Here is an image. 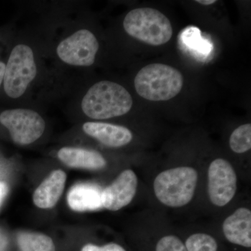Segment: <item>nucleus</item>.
<instances>
[{
    "mask_svg": "<svg viewBox=\"0 0 251 251\" xmlns=\"http://www.w3.org/2000/svg\"><path fill=\"white\" fill-rule=\"evenodd\" d=\"M133 99L123 86L111 81L94 84L84 96L81 108L93 120H107L122 116L130 111Z\"/></svg>",
    "mask_w": 251,
    "mask_h": 251,
    "instance_id": "1",
    "label": "nucleus"
},
{
    "mask_svg": "<svg viewBox=\"0 0 251 251\" xmlns=\"http://www.w3.org/2000/svg\"><path fill=\"white\" fill-rule=\"evenodd\" d=\"M184 77L179 71L163 64L143 68L135 77V90L142 98L151 101H166L181 92Z\"/></svg>",
    "mask_w": 251,
    "mask_h": 251,
    "instance_id": "2",
    "label": "nucleus"
},
{
    "mask_svg": "<svg viewBox=\"0 0 251 251\" xmlns=\"http://www.w3.org/2000/svg\"><path fill=\"white\" fill-rule=\"evenodd\" d=\"M198 180V172L192 167L166 170L157 175L153 181L155 196L164 205L181 207L192 201Z\"/></svg>",
    "mask_w": 251,
    "mask_h": 251,
    "instance_id": "3",
    "label": "nucleus"
},
{
    "mask_svg": "<svg viewBox=\"0 0 251 251\" xmlns=\"http://www.w3.org/2000/svg\"><path fill=\"white\" fill-rule=\"evenodd\" d=\"M123 25L128 35L150 46L163 45L173 36L170 20L152 8L132 10L126 16Z\"/></svg>",
    "mask_w": 251,
    "mask_h": 251,
    "instance_id": "4",
    "label": "nucleus"
},
{
    "mask_svg": "<svg viewBox=\"0 0 251 251\" xmlns=\"http://www.w3.org/2000/svg\"><path fill=\"white\" fill-rule=\"evenodd\" d=\"M37 73L34 52L29 46L18 44L10 54L5 68L4 88L10 98L22 97Z\"/></svg>",
    "mask_w": 251,
    "mask_h": 251,
    "instance_id": "5",
    "label": "nucleus"
},
{
    "mask_svg": "<svg viewBox=\"0 0 251 251\" xmlns=\"http://www.w3.org/2000/svg\"><path fill=\"white\" fill-rule=\"evenodd\" d=\"M0 123L9 130L14 143L20 145L36 141L46 128V122L40 114L30 109L5 110L0 115Z\"/></svg>",
    "mask_w": 251,
    "mask_h": 251,
    "instance_id": "6",
    "label": "nucleus"
},
{
    "mask_svg": "<svg viewBox=\"0 0 251 251\" xmlns=\"http://www.w3.org/2000/svg\"><path fill=\"white\" fill-rule=\"evenodd\" d=\"M99 44L88 29H80L66 38L57 48L59 59L69 65L90 67L95 62Z\"/></svg>",
    "mask_w": 251,
    "mask_h": 251,
    "instance_id": "7",
    "label": "nucleus"
},
{
    "mask_svg": "<svg viewBox=\"0 0 251 251\" xmlns=\"http://www.w3.org/2000/svg\"><path fill=\"white\" fill-rule=\"evenodd\" d=\"M237 189V176L227 160L216 158L208 169V194L214 205L222 207L233 199Z\"/></svg>",
    "mask_w": 251,
    "mask_h": 251,
    "instance_id": "8",
    "label": "nucleus"
},
{
    "mask_svg": "<svg viewBox=\"0 0 251 251\" xmlns=\"http://www.w3.org/2000/svg\"><path fill=\"white\" fill-rule=\"evenodd\" d=\"M138 176L132 170H126L101 193L102 206L110 211H118L129 204L138 188Z\"/></svg>",
    "mask_w": 251,
    "mask_h": 251,
    "instance_id": "9",
    "label": "nucleus"
},
{
    "mask_svg": "<svg viewBox=\"0 0 251 251\" xmlns=\"http://www.w3.org/2000/svg\"><path fill=\"white\" fill-rule=\"evenodd\" d=\"M84 132L109 148H120L133 140L131 131L126 127L104 123L86 122L82 126Z\"/></svg>",
    "mask_w": 251,
    "mask_h": 251,
    "instance_id": "10",
    "label": "nucleus"
},
{
    "mask_svg": "<svg viewBox=\"0 0 251 251\" xmlns=\"http://www.w3.org/2000/svg\"><path fill=\"white\" fill-rule=\"evenodd\" d=\"M223 232L228 242L245 248L251 247V211L241 207L225 220Z\"/></svg>",
    "mask_w": 251,
    "mask_h": 251,
    "instance_id": "11",
    "label": "nucleus"
},
{
    "mask_svg": "<svg viewBox=\"0 0 251 251\" xmlns=\"http://www.w3.org/2000/svg\"><path fill=\"white\" fill-rule=\"evenodd\" d=\"M67 175L61 170L54 171L36 188L33 196L34 204L41 209L53 207L62 196Z\"/></svg>",
    "mask_w": 251,
    "mask_h": 251,
    "instance_id": "12",
    "label": "nucleus"
},
{
    "mask_svg": "<svg viewBox=\"0 0 251 251\" xmlns=\"http://www.w3.org/2000/svg\"><path fill=\"white\" fill-rule=\"evenodd\" d=\"M100 188L92 184H77L68 193V204L76 211L97 210L102 207Z\"/></svg>",
    "mask_w": 251,
    "mask_h": 251,
    "instance_id": "13",
    "label": "nucleus"
},
{
    "mask_svg": "<svg viewBox=\"0 0 251 251\" xmlns=\"http://www.w3.org/2000/svg\"><path fill=\"white\" fill-rule=\"evenodd\" d=\"M62 163L71 168L100 170L106 161L100 153L93 150L76 148H63L57 153Z\"/></svg>",
    "mask_w": 251,
    "mask_h": 251,
    "instance_id": "14",
    "label": "nucleus"
},
{
    "mask_svg": "<svg viewBox=\"0 0 251 251\" xmlns=\"http://www.w3.org/2000/svg\"><path fill=\"white\" fill-rule=\"evenodd\" d=\"M180 43L182 42L186 49L195 55L204 57L209 55L212 46L209 41L203 39L201 30L195 27L186 28L179 35Z\"/></svg>",
    "mask_w": 251,
    "mask_h": 251,
    "instance_id": "15",
    "label": "nucleus"
},
{
    "mask_svg": "<svg viewBox=\"0 0 251 251\" xmlns=\"http://www.w3.org/2000/svg\"><path fill=\"white\" fill-rule=\"evenodd\" d=\"M18 245L21 251H55L50 237L34 232H22L18 236Z\"/></svg>",
    "mask_w": 251,
    "mask_h": 251,
    "instance_id": "16",
    "label": "nucleus"
},
{
    "mask_svg": "<svg viewBox=\"0 0 251 251\" xmlns=\"http://www.w3.org/2000/svg\"><path fill=\"white\" fill-rule=\"evenodd\" d=\"M229 147L237 153H245L251 150V124L240 126L232 132L229 138Z\"/></svg>",
    "mask_w": 251,
    "mask_h": 251,
    "instance_id": "17",
    "label": "nucleus"
},
{
    "mask_svg": "<svg viewBox=\"0 0 251 251\" xmlns=\"http://www.w3.org/2000/svg\"><path fill=\"white\" fill-rule=\"evenodd\" d=\"M187 251H217L216 239L209 234L196 233L190 236L185 243Z\"/></svg>",
    "mask_w": 251,
    "mask_h": 251,
    "instance_id": "18",
    "label": "nucleus"
},
{
    "mask_svg": "<svg viewBox=\"0 0 251 251\" xmlns=\"http://www.w3.org/2000/svg\"><path fill=\"white\" fill-rule=\"evenodd\" d=\"M156 251H187L184 243L179 237L168 235L162 237L156 247Z\"/></svg>",
    "mask_w": 251,
    "mask_h": 251,
    "instance_id": "19",
    "label": "nucleus"
},
{
    "mask_svg": "<svg viewBox=\"0 0 251 251\" xmlns=\"http://www.w3.org/2000/svg\"><path fill=\"white\" fill-rule=\"evenodd\" d=\"M81 251H126V250L119 244L110 243L103 247H97L93 244H87L82 248Z\"/></svg>",
    "mask_w": 251,
    "mask_h": 251,
    "instance_id": "20",
    "label": "nucleus"
},
{
    "mask_svg": "<svg viewBox=\"0 0 251 251\" xmlns=\"http://www.w3.org/2000/svg\"><path fill=\"white\" fill-rule=\"evenodd\" d=\"M8 193L7 185L4 182H0V208L2 204L4 198H6Z\"/></svg>",
    "mask_w": 251,
    "mask_h": 251,
    "instance_id": "21",
    "label": "nucleus"
},
{
    "mask_svg": "<svg viewBox=\"0 0 251 251\" xmlns=\"http://www.w3.org/2000/svg\"><path fill=\"white\" fill-rule=\"evenodd\" d=\"M7 245V239L4 234L0 231V250L4 251Z\"/></svg>",
    "mask_w": 251,
    "mask_h": 251,
    "instance_id": "22",
    "label": "nucleus"
},
{
    "mask_svg": "<svg viewBox=\"0 0 251 251\" xmlns=\"http://www.w3.org/2000/svg\"><path fill=\"white\" fill-rule=\"evenodd\" d=\"M5 68H6V65H5L4 63L0 62V87H1V83H2L3 80H4Z\"/></svg>",
    "mask_w": 251,
    "mask_h": 251,
    "instance_id": "23",
    "label": "nucleus"
},
{
    "mask_svg": "<svg viewBox=\"0 0 251 251\" xmlns=\"http://www.w3.org/2000/svg\"><path fill=\"white\" fill-rule=\"evenodd\" d=\"M196 2L200 4L204 5V6H209V5L215 4L216 0H197Z\"/></svg>",
    "mask_w": 251,
    "mask_h": 251,
    "instance_id": "24",
    "label": "nucleus"
},
{
    "mask_svg": "<svg viewBox=\"0 0 251 251\" xmlns=\"http://www.w3.org/2000/svg\"><path fill=\"white\" fill-rule=\"evenodd\" d=\"M0 251H2L0 250Z\"/></svg>",
    "mask_w": 251,
    "mask_h": 251,
    "instance_id": "25",
    "label": "nucleus"
}]
</instances>
